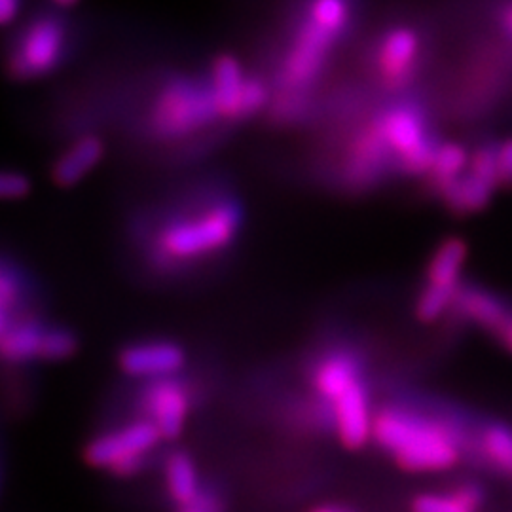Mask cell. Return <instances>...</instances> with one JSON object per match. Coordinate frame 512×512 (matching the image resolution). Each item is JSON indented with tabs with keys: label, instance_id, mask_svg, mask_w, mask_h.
Instances as JSON below:
<instances>
[{
	"label": "cell",
	"instance_id": "obj_8",
	"mask_svg": "<svg viewBox=\"0 0 512 512\" xmlns=\"http://www.w3.org/2000/svg\"><path fill=\"white\" fill-rule=\"evenodd\" d=\"M469 258V249L463 239L448 238L440 243L425 268V283L418 294L416 315L421 321H437L454 308L461 291V277Z\"/></svg>",
	"mask_w": 512,
	"mask_h": 512
},
{
	"label": "cell",
	"instance_id": "obj_29",
	"mask_svg": "<svg viewBox=\"0 0 512 512\" xmlns=\"http://www.w3.org/2000/svg\"><path fill=\"white\" fill-rule=\"evenodd\" d=\"M52 4H54L57 10H69V8H74L80 0H50Z\"/></svg>",
	"mask_w": 512,
	"mask_h": 512
},
{
	"label": "cell",
	"instance_id": "obj_22",
	"mask_svg": "<svg viewBox=\"0 0 512 512\" xmlns=\"http://www.w3.org/2000/svg\"><path fill=\"white\" fill-rule=\"evenodd\" d=\"M480 450L497 469L512 475V429L505 425H490L480 437Z\"/></svg>",
	"mask_w": 512,
	"mask_h": 512
},
{
	"label": "cell",
	"instance_id": "obj_2",
	"mask_svg": "<svg viewBox=\"0 0 512 512\" xmlns=\"http://www.w3.org/2000/svg\"><path fill=\"white\" fill-rule=\"evenodd\" d=\"M372 439L414 473L446 471L458 463L463 450L456 427L401 406H387L376 414Z\"/></svg>",
	"mask_w": 512,
	"mask_h": 512
},
{
	"label": "cell",
	"instance_id": "obj_11",
	"mask_svg": "<svg viewBox=\"0 0 512 512\" xmlns=\"http://www.w3.org/2000/svg\"><path fill=\"white\" fill-rule=\"evenodd\" d=\"M499 188L494 145H484L473 148L469 167L440 198L454 213L471 215L486 209Z\"/></svg>",
	"mask_w": 512,
	"mask_h": 512
},
{
	"label": "cell",
	"instance_id": "obj_20",
	"mask_svg": "<svg viewBox=\"0 0 512 512\" xmlns=\"http://www.w3.org/2000/svg\"><path fill=\"white\" fill-rule=\"evenodd\" d=\"M482 501V488L467 482L446 492L418 495L412 503V512H478Z\"/></svg>",
	"mask_w": 512,
	"mask_h": 512
},
{
	"label": "cell",
	"instance_id": "obj_4",
	"mask_svg": "<svg viewBox=\"0 0 512 512\" xmlns=\"http://www.w3.org/2000/svg\"><path fill=\"white\" fill-rule=\"evenodd\" d=\"M346 35L311 18L300 6L294 19V29L283 57L279 59L275 86L277 93L308 97L319 76L325 73L338 42Z\"/></svg>",
	"mask_w": 512,
	"mask_h": 512
},
{
	"label": "cell",
	"instance_id": "obj_19",
	"mask_svg": "<svg viewBox=\"0 0 512 512\" xmlns=\"http://www.w3.org/2000/svg\"><path fill=\"white\" fill-rule=\"evenodd\" d=\"M471 152L467 147L456 141H446L439 143L435 150L433 162L429 165V171L425 179L431 184V188L442 196L452 184L458 181L459 177L465 173L471 162Z\"/></svg>",
	"mask_w": 512,
	"mask_h": 512
},
{
	"label": "cell",
	"instance_id": "obj_25",
	"mask_svg": "<svg viewBox=\"0 0 512 512\" xmlns=\"http://www.w3.org/2000/svg\"><path fill=\"white\" fill-rule=\"evenodd\" d=\"M31 190V181L18 171H6L0 179V192L6 200H19L25 198Z\"/></svg>",
	"mask_w": 512,
	"mask_h": 512
},
{
	"label": "cell",
	"instance_id": "obj_3",
	"mask_svg": "<svg viewBox=\"0 0 512 512\" xmlns=\"http://www.w3.org/2000/svg\"><path fill=\"white\" fill-rule=\"evenodd\" d=\"M219 118L209 80L198 76H171L154 93L147 110L145 126L158 141H183Z\"/></svg>",
	"mask_w": 512,
	"mask_h": 512
},
{
	"label": "cell",
	"instance_id": "obj_12",
	"mask_svg": "<svg viewBox=\"0 0 512 512\" xmlns=\"http://www.w3.org/2000/svg\"><path fill=\"white\" fill-rule=\"evenodd\" d=\"M389 167H395L393 156L382 139L376 118H370L349 139L342 160V181L351 188H366L378 183Z\"/></svg>",
	"mask_w": 512,
	"mask_h": 512
},
{
	"label": "cell",
	"instance_id": "obj_9",
	"mask_svg": "<svg viewBox=\"0 0 512 512\" xmlns=\"http://www.w3.org/2000/svg\"><path fill=\"white\" fill-rule=\"evenodd\" d=\"M160 440V431L150 421H133L93 440L86 459L93 467L107 469L116 476L135 475Z\"/></svg>",
	"mask_w": 512,
	"mask_h": 512
},
{
	"label": "cell",
	"instance_id": "obj_1",
	"mask_svg": "<svg viewBox=\"0 0 512 512\" xmlns=\"http://www.w3.org/2000/svg\"><path fill=\"white\" fill-rule=\"evenodd\" d=\"M243 226L241 203L228 194H207L169 211L147 241L148 262L156 270L196 268L224 255Z\"/></svg>",
	"mask_w": 512,
	"mask_h": 512
},
{
	"label": "cell",
	"instance_id": "obj_7",
	"mask_svg": "<svg viewBox=\"0 0 512 512\" xmlns=\"http://www.w3.org/2000/svg\"><path fill=\"white\" fill-rule=\"evenodd\" d=\"M207 80L215 97L219 118L224 122L253 118L260 110L270 107L274 97L270 86L262 78L245 73L234 55H217L211 63Z\"/></svg>",
	"mask_w": 512,
	"mask_h": 512
},
{
	"label": "cell",
	"instance_id": "obj_10",
	"mask_svg": "<svg viewBox=\"0 0 512 512\" xmlns=\"http://www.w3.org/2000/svg\"><path fill=\"white\" fill-rule=\"evenodd\" d=\"M423 38L412 25H393L378 38L372 54V71L378 84L389 92H401L420 73Z\"/></svg>",
	"mask_w": 512,
	"mask_h": 512
},
{
	"label": "cell",
	"instance_id": "obj_26",
	"mask_svg": "<svg viewBox=\"0 0 512 512\" xmlns=\"http://www.w3.org/2000/svg\"><path fill=\"white\" fill-rule=\"evenodd\" d=\"M179 512H224V505L220 501L219 495L213 490H205L196 495L192 501L179 507Z\"/></svg>",
	"mask_w": 512,
	"mask_h": 512
},
{
	"label": "cell",
	"instance_id": "obj_17",
	"mask_svg": "<svg viewBox=\"0 0 512 512\" xmlns=\"http://www.w3.org/2000/svg\"><path fill=\"white\" fill-rule=\"evenodd\" d=\"M105 156V143L97 135H82L67 148L52 169V179L61 188H71L90 175Z\"/></svg>",
	"mask_w": 512,
	"mask_h": 512
},
{
	"label": "cell",
	"instance_id": "obj_15",
	"mask_svg": "<svg viewBox=\"0 0 512 512\" xmlns=\"http://www.w3.org/2000/svg\"><path fill=\"white\" fill-rule=\"evenodd\" d=\"M184 366V351L169 340H150L128 346L120 353V368L131 378H173Z\"/></svg>",
	"mask_w": 512,
	"mask_h": 512
},
{
	"label": "cell",
	"instance_id": "obj_23",
	"mask_svg": "<svg viewBox=\"0 0 512 512\" xmlns=\"http://www.w3.org/2000/svg\"><path fill=\"white\" fill-rule=\"evenodd\" d=\"M76 349V338L73 332L61 327H48L44 336V346L40 359L48 361H63L71 357Z\"/></svg>",
	"mask_w": 512,
	"mask_h": 512
},
{
	"label": "cell",
	"instance_id": "obj_16",
	"mask_svg": "<svg viewBox=\"0 0 512 512\" xmlns=\"http://www.w3.org/2000/svg\"><path fill=\"white\" fill-rule=\"evenodd\" d=\"M363 382V366L349 349H330L319 357L311 370V385L319 401L330 404L353 385Z\"/></svg>",
	"mask_w": 512,
	"mask_h": 512
},
{
	"label": "cell",
	"instance_id": "obj_21",
	"mask_svg": "<svg viewBox=\"0 0 512 512\" xmlns=\"http://www.w3.org/2000/svg\"><path fill=\"white\" fill-rule=\"evenodd\" d=\"M165 486L169 497L181 507L202 492L200 475L194 461L184 452H173L164 467Z\"/></svg>",
	"mask_w": 512,
	"mask_h": 512
},
{
	"label": "cell",
	"instance_id": "obj_6",
	"mask_svg": "<svg viewBox=\"0 0 512 512\" xmlns=\"http://www.w3.org/2000/svg\"><path fill=\"white\" fill-rule=\"evenodd\" d=\"M69 29L57 14H38L19 29L8 57V69L18 80H35L54 73L67 54Z\"/></svg>",
	"mask_w": 512,
	"mask_h": 512
},
{
	"label": "cell",
	"instance_id": "obj_24",
	"mask_svg": "<svg viewBox=\"0 0 512 512\" xmlns=\"http://www.w3.org/2000/svg\"><path fill=\"white\" fill-rule=\"evenodd\" d=\"M495 167L501 188H512V137L494 143Z\"/></svg>",
	"mask_w": 512,
	"mask_h": 512
},
{
	"label": "cell",
	"instance_id": "obj_5",
	"mask_svg": "<svg viewBox=\"0 0 512 512\" xmlns=\"http://www.w3.org/2000/svg\"><path fill=\"white\" fill-rule=\"evenodd\" d=\"M395 167L412 177H425L439 143L433 139L418 103L399 101L374 116Z\"/></svg>",
	"mask_w": 512,
	"mask_h": 512
},
{
	"label": "cell",
	"instance_id": "obj_13",
	"mask_svg": "<svg viewBox=\"0 0 512 512\" xmlns=\"http://www.w3.org/2000/svg\"><path fill=\"white\" fill-rule=\"evenodd\" d=\"M188 410V389L175 378L152 380L143 393L145 420L160 431L162 439H177L183 433Z\"/></svg>",
	"mask_w": 512,
	"mask_h": 512
},
{
	"label": "cell",
	"instance_id": "obj_14",
	"mask_svg": "<svg viewBox=\"0 0 512 512\" xmlns=\"http://www.w3.org/2000/svg\"><path fill=\"white\" fill-rule=\"evenodd\" d=\"M327 406L332 416V427L336 431V437L344 448L359 450L372 439L376 414H372L365 380L353 385Z\"/></svg>",
	"mask_w": 512,
	"mask_h": 512
},
{
	"label": "cell",
	"instance_id": "obj_18",
	"mask_svg": "<svg viewBox=\"0 0 512 512\" xmlns=\"http://www.w3.org/2000/svg\"><path fill=\"white\" fill-rule=\"evenodd\" d=\"M0 349L2 357L12 363H23L31 359H40L44 336L48 327H44L37 319H14L6 327H0Z\"/></svg>",
	"mask_w": 512,
	"mask_h": 512
},
{
	"label": "cell",
	"instance_id": "obj_30",
	"mask_svg": "<svg viewBox=\"0 0 512 512\" xmlns=\"http://www.w3.org/2000/svg\"><path fill=\"white\" fill-rule=\"evenodd\" d=\"M310 512H349L346 509H342V507H338V505H319V507H315V509H311Z\"/></svg>",
	"mask_w": 512,
	"mask_h": 512
},
{
	"label": "cell",
	"instance_id": "obj_28",
	"mask_svg": "<svg viewBox=\"0 0 512 512\" xmlns=\"http://www.w3.org/2000/svg\"><path fill=\"white\" fill-rule=\"evenodd\" d=\"M499 25L503 33L512 40V0H507L499 12Z\"/></svg>",
	"mask_w": 512,
	"mask_h": 512
},
{
	"label": "cell",
	"instance_id": "obj_27",
	"mask_svg": "<svg viewBox=\"0 0 512 512\" xmlns=\"http://www.w3.org/2000/svg\"><path fill=\"white\" fill-rule=\"evenodd\" d=\"M21 0H0V19L4 25H10L19 14Z\"/></svg>",
	"mask_w": 512,
	"mask_h": 512
}]
</instances>
